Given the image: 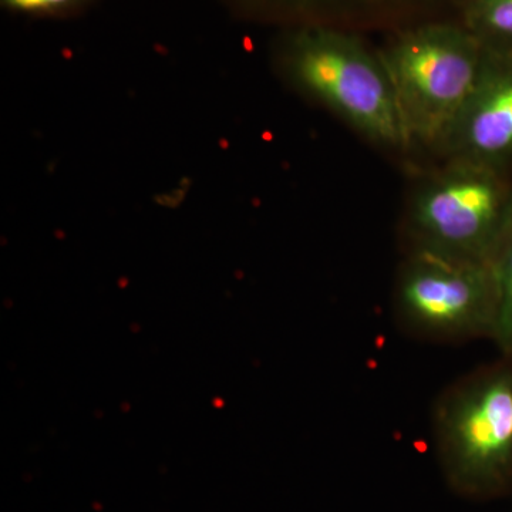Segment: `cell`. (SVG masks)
<instances>
[{
	"label": "cell",
	"mask_w": 512,
	"mask_h": 512,
	"mask_svg": "<svg viewBox=\"0 0 512 512\" xmlns=\"http://www.w3.org/2000/svg\"><path fill=\"white\" fill-rule=\"evenodd\" d=\"M286 69L303 92L379 146L410 147L382 56L349 30L312 23L292 36Z\"/></svg>",
	"instance_id": "cell-1"
},
{
	"label": "cell",
	"mask_w": 512,
	"mask_h": 512,
	"mask_svg": "<svg viewBox=\"0 0 512 512\" xmlns=\"http://www.w3.org/2000/svg\"><path fill=\"white\" fill-rule=\"evenodd\" d=\"M410 146L439 147L476 83L485 47L463 25L424 23L380 50Z\"/></svg>",
	"instance_id": "cell-2"
},
{
	"label": "cell",
	"mask_w": 512,
	"mask_h": 512,
	"mask_svg": "<svg viewBox=\"0 0 512 512\" xmlns=\"http://www.w3.org/2000/svg\"><path fill=\"white\" fill-rule=\"evenodd\" d=\"M409 227L416 251L493 262L512 227V183L507 171L447 160L414 194Z\"/></svg>",
	"instance_id": "cell-3"
},
{
	"label": "cell",
	"mask_w": 512,
	"mask_h": 512,
	"mask_svg": "<svg viewBox=\"0 0 512 512\" xmlns=\"http://www.w3.org/2000/svg\"><path fill=\"white\" fill-rule=\"evenodd\" d=\"M451 480L467 493H497L512 478V369L501 367L458 392L441 416Z\"/></svg>",
	"instance_id": "cell-4"
},
{
	"label": "cell",
	"mask_w": 512,
	"mask_h": 512,
	"mask_svg": "<svg viewBox=\"0 0 512 512\" xmlns=\"http://www.w3.org/2000/svg\"><path fill=\"white\" fill-rule=\"evenodd\" d=\"M400 308L417 328L437 335H490L497 311L493 262L416 251L399 286Z\"/></svg>",
	"instance_id": "cell-5"
},
{
	"label": "cell",
	"mask_w": 512,
	"mask_h": 512,
	"mask_svg": "<svg viewBox=\"0 0 512 512\" xmlns=\"http://www.w3.org/2000/svg\"><path fill=\"white\" fill-rule=\"evenodd\" d=\"M437 148L447 160L508 171L512 164V52L485 49L476 83Z\"/></svg>",
	"instance_id": "cell-6"
},
{
	"label": "cell",
	"mask_w": 512,
	"mask_h": 512,
	"mask_svg": "<svg viewBox=\"0 0 512 512\" xmlns=\"http://www.w3.org/2000/svg\"><path fill=\"white\" fill-rule=\"evenodd\" d=\"M461 16L485 49L512 52V0H461Z\"/></svg>",
	"instance_id": "cell-7"
},
{
	"label": "cell",
	"mask_w": 512,
	"mask_h": 512,
	"mask_svg": "<svg viewBox=\"0 0 512 512\" xmlns=\"http://www.w3.org/2000/svg\"><path fill=\"white\" fill-rule=\"evenodd\" d=\"M497 284V311L491 338L505 355L512 356V227L493 261Z\"/></svg>",
	"instance_id": "cell-8"
},
{
	"label": "cell",
	"mask_w": 512,
	"mask_h": 512,
	"mask_svg": "<svg viewBox=\"0 0 512 512\" xmlns=\"http://www.w3.org/2000/svg\"><path fill=\"white\" fill-rule=\"evenodd\" d=\"M282 8L301 13H386L417 5L421 0H266Z\"/></svg>",
	"instance_id": "cell-9"
},
{
	"label": "cell",
	"mask_w": 512,
	"mask_h": 512,
	"mask_svg": "<svg viewBox=\"0 0 512 512\" xmlns=\"http://www.w3.org/2000/svg\"><path fill=\"white\" fill-rule=\"evenodd\" d=\"M79 0H3L9 9L20 10V12H53L70 8Z\"/></svg>",
	"instance_id": "cell-10"
}]
</instances>
